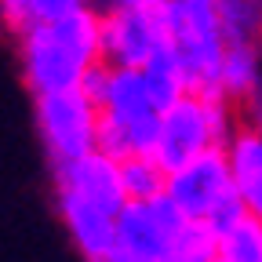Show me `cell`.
Listing matches in <instances>:
<instances>
[{
    "instance_id": "obj_1",
    "label": "cell",
    "mask_w": 262,
    "mask_h": 262,
    "mask_svg": "<svg viewBox=\"0 0 262 262\" xmlns=\"http://www.w3.org/2000/svg\"><path fill=\"white\" fill-rule=\"evenodd\" d=\"M15 37L22 80L33 95L80 88L84 77L102 62V11L98 4H88L62 18L33 22Z\"/></svg>"
},
{
    "instance_id": "obj_2",
    "label": "cell",
    "mask_w": 262,
    "mask_h": 262,
    "mask_svg": "<svg viewBox=\"0 0 262 262\" xmlns=\"http://www.w3.org/2000/svg\"><path fill=\"white\" fill-rule=\"evenodd\" d=\"M241 117V106L229 102L219 88H193L179 102L160 110V127H157V146L153 157L164 171L182 168L186 160L204 153L211 146H226L229 131Z\"/></svg>"
},
{
    "instance_id": "obj_3",
    "label": "cell",
    "mask_w": 262,
    "mask_h": 262,
    "mask_svg": "<svg viewBox=\"0 0 262 262\" xmlns=\"http://www.w3.org/2000/svg\"><path fill=\"white\" fill-rule=\"evenodd\" d=\"M164 193L175 201V208L186 219L208 222L215 233L229 229L248 211L241 204V196H237L226 146H211L204 153H196L193 160H186L182 168L168 171V186H164Z\"/></svg>"
},
{
    "instance_id": "obj_4",
    "label": "cell",
    "mask_w": 262,
    "mask_h": 262,
    "mask_svg": "<svg viewBox=\"0 0 262 262\" xmlns=\"http://www.w3.org/2000/svg\"><path fill=\"white\" fill-rule=\"evenodd\" d=\"M229 37L233 29L222 0H171V44L186 62L193 88H219Z\"/></svg>"
},
{
    "instance_id": "obj_5",
    "label": "cell",
    "mask_w": 262,
    "mask_h": 262,
    "mask_svg": "<svg viewBox=\"0 0 262 262\" xmlns=\"http://www.w3.org/2000/svg\"><path fill=\"white\" fill-rule=\"evenodd\" d=\"M33 117H37V131L44 139L51 164H66L98 149L102 110L84 88L33 95Z\"/></svg>"
},
{
    "instance_id": "obj_6",
    "label": "cell",
    "mask_w": 262,
    "mask_h": 262,
    "mask_svg": "<svg viewBox=\"0 0 262 262\" xmlns=\"http://www.w3.org/2000/svg\"><path fill=\"white\" fill-rule=\"evenodd\" d=\"M102 11V62L142 66L171 40V0H135Z\"/></svg>"
},
{
    "instance_id": "obj_7",
    "label": "cell",
    "mask_w": 262,
    "mask_h": 262,
    "mask_svg": "<svg viewBox=\"0 0 262 262\" xmlns=\"http://www.w3.org/2000/svg\"><path fill=\"white\" fill-rule=\"evenodd\" d=\"M186 215L168 193L149 201H127L117 219V251L113 262H171L175 241L186 229Z\"/></svg>"
},
{
    "instance_id": "obj_8",
    "label": "cell",
    "mask_w": 262,
    "mask_h": 262,
    "mask_svg": "<svg viewBox=\"0 0 262 262\" xmlns=\"http://www.w3.org/2000/svg\"><path fill=\"white\" fill-rule=\"evenodd\" d=\"M226 157H229V171H233L241 204L255 219H262V124L251 113H244V106L226 139Z\"/></svg>"
},
{
    "instance_id": "obj_9",
    "label": "cell",
    "mask_w": 262,
    "mask_h": 262,
    "mask_svg": "<svg viewBox=\"0 0 262 262\" xmlns=\"http://www.w3.org/2000/svg\"><path fill=\"white\" fill-rule=\"evenodd\" d=\"M142 77H146V91L157 102V110H168L171 102H179L186 91H193L189 70H186V62H182V55L175 51L171 40L164 44L160 51H153V58L142 66Z\"/></svg>"
},
{
    "instance_id": "obj_10",
    "label": "cell",
    "mask_w": 262,
    "mask_h": 262,
    "mask_svg": "<svg viewBox=\"0 0 262 262\" xmlns=\"http://www.w3.org/2000/svg\"><path fill=\"white\" fill-rule=\"evenodd\" d=\"M258 88V51L248 37L233 33L229 37V48L222 55V70H219V91L229 98V102L244 106L248 98Z\"/></svg>"
},
{
    "instance_id": "obj_11",
    "label": "cell",
    "mask_w": 262,
    "mask_h": 262,
    "mask_svg": "<svg viewBox=\"0 0 262 262\" xmlns=\"http://www.w3.org/2000/svg\"><path fill=\"white\" fill-rule=\"evenodd\" d=\"M219 262H262V219L244 211L219 233Z\"/></svg>"
},
{
    "instance_id": "obj_12",
    "label": "cell",
    "mask_w": 262,
    "mask_h": 262,
    "mask_svg": "<svg viewBox=\"0 0 262 262\" xmlns=\"http://www.w3.org/2000/svg\"><path fill=\"white\" fill-rule=\"evenodd\" d=\"M120 175H124L127 201H149V196H160L164 186H168V171L157 164L153 153L124 157V160H120Z\"/></svg>"
},
{
    "instance_id": "obj_13",
    "label": "cell",
    "mask_w": 262,
    "mask_h": 262,
    "mask_svg": "<svg viewBox=\"0 0 262 262\" xmlns=\"http://www.w3.org/2000/svg\"><path fill=\"white\" fill-rule=\"evenodd\" d=\"M219 258V233L208 222H186V229L175 241L171 262H215Z\"/></svg>"
},
{
    "instance_id": "obj_14",
    "label": "cell",
    "mask_w": 262,
    "mask_h": 262,
    "mask_svg": "<svg viewBox=\"0 0 262 262\" xmlns=\"http://www.w3.org/2000/svg\"><path fill=\"white\" fill-rule=\"evenodd\" d=\"M26 4V15H29V26L33 22H48V18H62L77 8H88V4H98V0H22Z\"/></svg>"
}]
</instances>
